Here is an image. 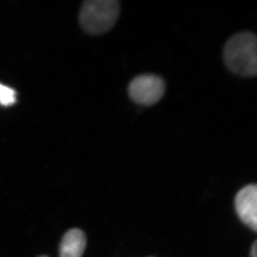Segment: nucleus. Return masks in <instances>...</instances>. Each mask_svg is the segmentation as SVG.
Returning <instances> with one entry per match:
<instances>
[{
    "label": "nucleus",
    "mask_w": 257,
    "mask_h": 257,
    "mask_svg": "<svg viewBox=\"0 0 257 257\" xmlns=\"http://www.w3.org/2000/svg\"><path fill=\"white\" fill-rule=\"evenodd\" d=\"M250 257H257V242L253 243L252 247L250 250Z\"/></svg>",
    "instance_id": "7"
},
{
    "label": "nucleus",
    "mask_w": 257,
    "mask_h": 257,
    "mask_svg": "<svg viewBox=\"0 0 257 257\" xmlns=\"http://www.w3.org/2000/svg\"><path fill=\"white\" fill-rule=\"evenodd\" d=\"M165 83L159 76L139 75L132 81L128 87L129 97L134 102L143 106L155 104L163 97Z\"/></svg>",
    "instance_id": "3"
},
{
    "label": "nucleus",
    "mask_w": 257,
    "mask_h": 257,
    "mask_svg": "<svg viewBox=\"0 0 257 257\" xmlns=\"http://www.w3.org/2000/svg\"><path fill=\"white\" fill-rule=\"evenodd\" d=\"M224 60L232 73L253 77L257 73V40L255 34L242 32L229 39L223 51Z\"/></svg>",
    "instance_id": "1"
},
{
    "label": "nucleus",
    "mask_w": 257,
    "mask_h": 257,
    "mask_svg": "<svg viewBox=\"0 0 257 257\" xmlns=\"http://www.w3.org/2000/svg\"><path fill=\"white\" fill-rule=\"evenodd\" d=\"M87 245L83 230L71 229L63 236L60 245V257H82Z\"/></svg>",
    "instance_id": "5"
},
{
    "label": "nucleus",
    "mask_w": 257,
    "mask_h": 257,
    "mask_svg": "<svg viewBox=\"0 0 257 257\" xmlns=\"http://www.w3.org/2000/svg\"><path fill=\"white\" fill-rule=\"evenodd\" d=\"M39 257H48V256H46V255H42V256H39Z\"/></svg>",
    "instance_id": "8"
},
{
    "label": "nucleus",
    "mask_w": 257,
    "mask_h": 257,
    "mask_svg": "<svg viewBox=\"0 0 257 257\" xmlns=\"http://www.w3.org/2000/svg\"><path fill=\"white\" fill-rule=\"evenodd\" d=\"M16 101V92L15 90L8 86L0 83V104L3 106H10Z\"/></svg>",
    "instance_id": "6"
},
{
    "label": "nucleus",
    "mask_w": 257,
    "mask_h": 257,
    "mask_svg": "<svg viewBox=\"0 0 257 257\" xmlns=\"http://www.w3.org/2000/svg\"><path fill=\"white\" fill-rule=\"evenodd\" d=\"M120 14L116 0H88L81 8L79 21L84 31L90 34H102L116 24Z\"/></svg>",
    "instance_id": "2"
},
{
    "label": "nucleus",
    "mask_w": 257,
    "mask_h": 257,
    "mask_svg": "<svg viewBox=\"0 0 257 257\" xmlns=\"http://www.w3.org/2000/svg\"><path fill=\"white\" fill-rule=\"evenodd\" d=\"M235 207L243 223L257 230V187L250 184L238 192L235 198Z\"/></svg>",
    "instance_id": "4"
}]
</instances>
